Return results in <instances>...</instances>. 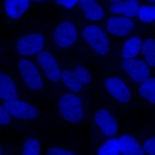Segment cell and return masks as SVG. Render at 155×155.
I'll return each mask as SVG.
<instances>
[{"mask_svg": "<svg viewBox=\"0 0 155 155\" xmlns=\"http://www.w3.org/2000/svg\"><path fill=\"white\" fill-rule=\"evenodd\" d=\"M12 118L3 106L0 104V129L11 124Z\"/></svg>", "mask_w": 155, "mask_h": 155, "instance_id": "26", "label": "cell"}, {"mask_svg": "<svg viewBox=\"0 0 155 155\" xmlns=\"http://www.w3.org/2000/svg\"><path fill=\"white\" fill-rule=\"evenodd\" d=\"M122 67L127 75L135 83H143L150 77V67L141 59L124 60Z\"/></svg>", "mask_w": 155, "mask_h": 155, "instance_id": "9", "label": "cell"}, {"mask_svg": "<svg viewBox=\"0 0 155 155\" xmlns=\"http://www.w3.org/2000/svg\"><path fill=\"white\" fill-rule=\"evenodd\" d=\"M54 101V122L77 125L83 121L84 111L82 100L78 94L71 91L57 94Z\"/></svg>", "mask_w": 155, "mask_h": 155, "instance_id": "1", "label": "cell"}, {"mask_svg": "<svg viewBox=\"0 0 155 155\" xmlns=\"http://www.w3.org/2000/svg\"><path fill=\"white\" fill-rule=\"evenodd\" d=\"M73 70L83 86L88 85L91 83L92 76L91 73L86 67L81 65H78L76 66Z\"/></svg>", "mask_w": 155, "mask_h": 155, "instance_id": "24", "label": "cell"}, {"mask_svg": "<svg viewBox=\"0 0 155 155\" xmlns=\"http://www.w3.org/2000/svg\"><path fill=\"white\" fill-rule=\"evenodd\" d=\"M150 2H151L154 3L155 4V0H149Z\"/></svg>", "mask_w": 155, "mask_h": 155, "instance_id": "32", "label": "cell"}, {"mask_svg": "<svg viewBox=\"0 0 155 155\" xmlns=\"http://www.w3.org/2000/svg\"><path fill=\"white\" fill-rule=\"evenodd\" d=\"M1 47H0V57H1Z\"/></svg>", "mask_w": 155, "mask_h": 155, "instance_id": "33", "label": "cell"}, {"mask_svg": "<svg viewBox=\"0 0 155 155\" xmlns=\"http://www.w3.org/2000/svg\"><path fill=\"white\" fill-rule=\"evenodd\" d=\"M45 38L42 34L31 32L26 34L19 37L16 44L17 53L25 57L36 55L44 49Z\"/></svg>", "mask_w": 155, "mask_h": 155, "instance_id": "6", "label": "cell"}, {"mask_svg": "<svg viewBox=\"0 0 155 155\" xmlns=\"http://www.w3.org/2000/svg\"><path fill=\"white\" fill-rule=\"evenodd\" d=\"M143 42L139 36L130 37L125 40L122 47L121 57L124 60L135 59L141 52Z\"/></svg>", "mask_w": 155, "mask_h": 155, "instance_id": "17", "label": "cell"}, {"mask_svg": "<svg viewBox=\"0 0 155 155\" xmlns=\"http://www.w3.org/2000/svg\"><path fill=\"white\" fill-rule=\"evenodd\" d=\"M110 2H112L113 3L118 2H122V1H124V0H108Z\"/></svg>", "mask_w": 155, "mask_h": 155, "instance_id": "29", "label": "cell"}, {"mask_svg": "<svg viewBox=\"0 0 155 155\" xmlns=\"http://www.w3.org/2000/svg\"><path fill=\"white\" fill-rule=\"evenodd\" d=\"M94 120L103 135L109 138L114 137L119 131L117 119L107 109L101 108L98 110L94 114Z\"/></svg>", "mask_w": 155, "mask_h": 155, "instance_id": "8", "label": "cell"}, {"mask_svg": "<svg viewBox=\"0 0 155 155\" xmlns=\"http://www.w3.org/2000/svg\"><path fill=\"white\" fill-rule=\"evenodd\" d=\"M141 52L148 65L155 68V39L153 38L146 39L143 43Z\"/></svg>", "mask_w": 155, "mask_h": 155, "instance_id": "20", "label": "cell"}, {"mask_svg": "<svg viewBox=\"0 0 155 155\" xmlns=\"http://www.w3.org/2000/svg\"><path fill=\"white\" fill-rule=\"evenodd\" d=\"M134 27L135 23L131 18L123 16H114L108 19L106 30L112 35L125 37L132 31Z\"/></svg>", "mask_w": 155, "mask_h": 155, "instance_id": "11", "label": "cell"}, {"mask_svg": "<svg viewBox=\"0 0 155 155\" xmlns=\"http://www.w3.org/2000/svg\"><path fill=\"white\" fill-rule=\"evenodd\" d=\"M0 155H3V150L2 146L0 144Z\"/></svg>", "mask_w": 155, "mask_h": 155, "instance_id": "30", "label": "cell"}, {"mask_svg": "<svg viewBox=\"0 0 155 155\" xmlns=\"http://www.w3.org/2000/svg\"><path fill=\"white\" fill-rule=\"evenodd\" d=\"M17 99L27 101L20 94L14 78L7 73L0 72V100L4 102Z\"/></svg>", "mask_w": 155, "mask_h": 155, "instance_id": "12", "label": "cell"}, {"mask_svg": "<svg viewBox=\"0 0 155 155\" xmlns=\"http://www.w3.org/2000/svg\"><path fill=\"white\" fill-rule=\"evenodd\" d=\"M139 95L150 104H155V78L150 77L141 84L138 90Z\"/></svg>", "mask_w": 155, "mask_h": 155, "instance_id": "19", "label": "cell"}, {"mask_svg": "<svg viewBox=\"0 0 155 155\" xmlns=\"http://www.w3.org/2000/svg\"><path fill=\"white\" fill-rule=\"evenodd\" d=\"M104 85L106 90L114 99L122 104H127L130 101L131 94L124 81L118 76L107 78Z\"/></svg>", "mask_w": 155, "mask_h": 155, "instance_id": "10", "label": "cell"}, {"mask_svg": "<svg viewBox=\"0 0 155 155\" xmlns=\"http://www.w3.org/2000/svg\"><path fill=\"white\" fill-rule=\"evenodd\" d=\"M78 4L85 18L89 21L97 22L104 17V11L96 0H79Z\"/></svg>", "mask_w": 155, "mask_h": 155, "instance_id": "15", "label": "cell"}, {"mask_svg": "<svg viewBox=\"0 0 155 155\" xmlns=\"http://www.w3.org/2000/svg\"><path fill=\"white\" fill-rule=\"evenodd\" d=\"M41 144L36 137H30L25 140L21 155H39Z\"/></svg>", "mask_w": 155, "mask_h": 155, "instance_id": "22", "label": "cell"}, {"mask_svg": "<svg viewBox=\"0 0 155 155\" xmlns=\"http://www.w3.org/2000/svg\"><path fill=\"white\" fill-rule=\"evenodd\" d=\"M145 153L148 155H155V135L147 139L143 146Z\"/></svg>", "mask_w": 155, "mask_h": 155, "instance_id": "27", "label": "cell"}, {"mask_svg": "<svg viewBox=\"0 0 155 155\" xmlns=\"http://www.w3.org/2000/svg\"><path fill=\"white\" fill-rule=\"evenodd\" d=\"M33 1H35V2H41L45 1V0H33Z\"/></svg>", "mask_w": 155, "mask_h": 155, "instance_id": "31", "label": "cell"}, {"mask_svg": "<svg viewBox=\"0 0 155 155\" xmlns=\"http://www.w3.org/2000/svg\"><path fill=\"white\" fill-rule=\"evenodd\" d=\"M137 16L143 23H151L155 21V6L144 5L140 7Z\"/></svg>", "mask_w": 155, "mask_h": 155, "instance_id": "23", "label": "cell"}, {"mask_svg": "<svg viewBox=\"0 0 155 155\" xmlns=\"http://www.w3.org/2000/svg\"><path fill=\"white\" fill-rule=\"evenodd\" d=\"M36 56L39 69L46 79L53 84H57L61 82L62 70L52 54L48 51L43 49Z\"/></svg>", "mask_w": 155, "mask_h": 155, "instance_id": "5", "label": "cell"}, {"mask_svg": "<svg viewBox=\"0 0 155 155\" xmlns=\"http://www.w3.org/2000/svg\"><path fill=\"white\" fill-rule=\"evenodd\" d=\"M81 36L83 39L97 54L104 56L110 49V42L106 34L96 25H86L82 30Z\"/></svg>", "mask_w": 155, "mask_h": 155, "instance_id": "4", "label": "cell"}, {"mask_svg": "<svg viewBox=\"0 0 155 155\" xmlns=\"http://www.w3.org/2000/svg\"><path fill=\"white\" fill-rule=\"evenodd\" d=\"M46 153L47 155H77L74 152L58 146L49 147Z\"/></svg>", "mask_w": 155, "mask_h": 155, "instance_id": "25", "label": "cell"}, {"mask_svg": "<svg viewBox=\"0 0 155 155\" xmlns=\"http://www.w3.org/2000/svg\"><path fill=\"white\" fill-rule=\"evenodd\" d=\"M79 0H55V3L67 9H72L77 4H78Z\"/></svg>", "mask_w": 155, "mask_h": 155, "instance_id": "28", "label": "cell"}, {"mask_svg": "<svg viewBox=\"0 0 155 155\" xmlns=\"http://www.w3.org/2000/svg\"><path fill=\"white\" fill-rule=\"evenodd\" d=\"M18 72L24 87V94L28 101H41L51 98L46 93L40 70L32 61L24 58L20 59L17 65Z\"/></svg>", "mask_w": 155, "mask_h": 155, "instance_id": "2", "label": "cell"}, {"mask_svg": "<svg viewBox=\"0 0 155 155\" xmlns=\"http://www.w3.org/2000/svg\"><path fill=\"white\" fill-rule=\"evenodd\" d=\"M140 7L138 0H124L112 3L109 8V11L115 16L122 15L132 19L137 16Z\"/></svg>", "mask_w": 155, "mask_h": 155, "instance_id": "14", "label": "cell"}, {"mask_svg": "<svg viewBox=\"0 0 155 155\" xmlns=\"http://www.w3.org/2000/svg\"><path fill=\"white\" fill-rule=\"evenodd\" d=\"M117 138H109L100 146L97 151V155H120Z\"/></svg>", "mask_w": 155, "mask_h": 155, "instance_id": "21", "label": "cell"}, {"mask_svg": "<svg viewBox=\"0 0 155 155\" xmlns=\"http://www.w3.org/2000/svg\"><path fill=\"white\" fill-rule=\"evenodd\" d=\"M61 82L72 92L78 94L83 89V85L73 70H62Z\"/></svg>", "mask_w": 155, "mask_h": 155, "instance_id": "18", "label": "cell"}, {"mask_svg": "<svg viewBox=\"0 0 155 155\" xmlns=\"http://www.w3.org/2000/svg\"><path fill=\"white\" fill-rule=\"evenodd\" d=\"M3 106L11 118L28 126H39L48 116L33 103L17 99L3 102Z\"/></svg>", "mask_w": 155, "mask_h": 155, "instance_id": "3", "label": "cell"}, {"mask_svg": "<svg viewBox=\"0 0 155 155\" xmlns=\"http://www.w3.org/2000/svg\"><path fill=\"white\" fill-rule=\"evenodd\" d=\"M30 5V0H5L4 9L10 19L17 20L25 14Z\"/></svg>", "mask_w": 155, "mask_h": 155, "instance_id": "16", "label": "cell"}, {"mask_svg": "<svg viewBox=\"0 0 155 155\" xmlns=\"http://www.w3.org/2000/svg\"><path fill=\"white\" fill-rule=\"evenodd\" d=\"M78 36L77 28L73 22L63 21L56 27L53 33V39L58 47L67 48L76 42Z\"/></svg>", "mask_w": 155, "mask_h": 155, "instance_id": "7", "label": "cell"}, {"mask_svg": "<svg viewBox=\"0 0 155 155\" xmlns=\"http://www.w3.org/2000/svg\"><path fill=\"white\" fill-rule=\"evenodd\" d=\"M117 147L123 155H144L142 146L135 137L128 134H124L117 138Z\"/></svg>", "mask_w": 155, "mask_h": 155, "instance_id": "13", "label": "cell"}]
</instances>
